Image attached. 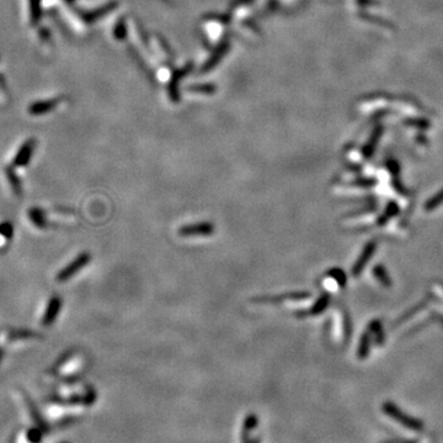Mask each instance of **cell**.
Instances as JSON below:
<instances>
[{"label": "cell", "mask_w": 443, "mask_h": 443, "mask_svg": "<svg viewBox=\"0 0 443 443\" xmlns=\"http://www.w3.org/2000/svg\"><path fill=\"white\" fill-rule=\"evenodd\" d=\"M383 411L387 414L389 418H392L393 420L398 421L402 426L406 427L409 430H413V431H423L424 430V423L419 419L411 418V416L406 415L404 411L400 410L394 403L392 402H385L382 405Z\"/></svg>", "instance_id": "1"}, {"label": "cell", "mask_w": 443, "mask_h": 443, "mask_svg": "<svg viewBox=\"0 0 443 443\" xmlns=\"http://www.w3.org/2000/svg\"><path fill=\"white\" fill-rule=\"evenodd\" d=\"M91 261V254L90 253H81L77 258L74 259L70 264H68L62 271L58 272L57 275V281L58 282H65L68 280H70L72 277H74L78 272L81 271L89 262Z\"/></svg>", "instance_id": "2"}, {"label": "cell", "mask_w": 443, "mask_h": 443, "mask_svg": "<svg viewBox=\"0 0 443 443\" xmlns=\"http://www.w3.org/2000/svg\"><path fill=\"white\" fill-rule=\"evenodd\" d=\"M216 230L214 224L211 222H198L192 224L182 225L179 229L180 237L191 238V237H208L212 235Z\"/></svg>", "instance_id": "3"}, {"label": "cell", "mask_w": 443, "mask_h": 443, "mask_svg": "<svg viewBox=\"0 0 443 443\" xmlns=\"http://www.w3.org/2000/svg\"><path fill=\"white\" fill-rule=\"evenodd\" d=\"M36 147V141L35 140H27L22 146L20 147L19 150L16 151L14 156V160H12V166L15 167H23L31 161L32 158V154L35 151Z\"/></svg>", "instance_id": "4"}, {"label": "cell", "mask_w": 443, "mask_h": 443, "mask_svg": "<svg viewBox=\"0 0 443 443\" xmlns=\"http://www.w3.org/2000/svg\"><path fill=\"white\" fill-rule=\"evenodd\" d=\"M62 303H63L62 298L57 295H54L53 297L48 300L47 308L46 310H44L43 318H42V324H43L44 326H49V325L53 324L54 320L57 319V316H58L59 311H61Z\"/></svg>", "instance_id": "5"}, {"label": "cell", "mask_w": 443, "mask_h": 443, "mask_svg": "<svg viewBox=\"0 0 443 443\" xmlns=\"http://www.w3.org/2000/svg\"><path fill=\"white\" fill-rule=\"evenodd\" d=\"M376 249H377L376 242H369L366 246H364V249L362 250V253H361L360 258H358V260L356 261V264L353 265V267H352L353 276L355 277L360 276L361 272H362L364 267H366V265L368 264L369 260H371L372 255L374 254Z\"/></svg>", "instance_id": "6"}, {"label": "cell", "mask_w": 443, "mask_h": 443, "mask_svg": "<svg viewBox=\"0 0 443 443\" xmlns=\"http://www.w3.org/2000/svg\"><path fill=\"white\" fill-rule=\"evenodd\" d=\"M308 292H291L286 293V295H271V297H258L253 298L251 302L253 303H277L282 302V300H300V299H306L309 298Z\"/></svg>", "instance_id": "7"}, {"label": "cell", "mask_w": 443, "mask_h": 443, "mask_svg": "<svg viewBox=\"0 0 443 443\" xmlns=\"http://www.w3.org/2000/svg\"><path fill=\"white\" fill-rule=\"evenodd\" d=\"M5 175H6V179L9 181L10 186H11V190L12 192L15 193L16 196H21L22 193V187H21V180L20 177L17 176V174L15 172L14 166H6L5 169Z\"/></svg>", "instance_id": "8"}, {"label": "cell", "mask_w": 443, "mask_h": 443, "mask_svg": "<svg viewBox=\"0 0 443 443\" xmlns=\"http://www.w3.org/2000/svg\"><path fill=\"white\" fill-rule=\"evenodd\" d=\"M329 303H330L329 295H321V297L316 300V303L314 304V306L308 311V313H305V311H299V313H298V315H302V314H304V315H305V314H308V315H311V316L319 315V314H321L322 311L327 308Z\"/></svg>", "instance_id": "9"}, {"label": "cell", "mask_w": 443, "mask_h": 443, "mask_svg": "<svg viewBox=\"0 0 443 443\" xmlns=\"http://www.w3.org/2000/svg\"><path fill=\"white\" fill-rule=\"evenodd\" d=\"M373 275L377 279V281L381 283L383 287L389 288L390 286H392V280H390L389 274H388L385 267H383L382 265H377V266H374Z\"/></svg>", "instance_id": "10"}, {"label": "cell", "mask_w": 443, "mask_h": 443, "mask_svg": "<svg viewBox=\"0 0 443 443\" xmlns=\"http://www.w3.org/2000/svg\"><path fill=\"white\" fill-rule=\"evenodd\" d=\"M28 218L31 219V222H32L37 228H41V229L47 228V222L46 218H44V213L42 209L31 208L30 211H28Z\"/></svg>", "instance_id": "11"}, {"label": "cell", "mask_w": 443, "mask_h": 443, "mask_svg": "<svg viewBox=\"0 0 443 443\" xmlns=\"http://www.w3.org/2000/svg\"><path fill=\"white\" fill-rule=\"evenodd\" d=\"M54 104H56V101H38V102H35V104H32L30 106V109H28V112H30L31 115H42V114H46L47 111H49V110H52V107L54 106Z\"/></svg>", "instance_id": "12"}, {"label": "cell", "mask_w": 443, "mask_h": 443, "mask_svg": "<svg viewBox=\"0 0 443 443\" xmlns=\"http://www.w3.org/2000/svg\"><path fill=\"white\" fill-rule=\"evenodd\" d=\"M369 343H371V335H369L368 332H366V334H363L362 337H361L360 346H358L357 356L360 360H364V358H367V356H368L369 347H371Z\"/></svg>", "instance_id": "13"}, {"label": "cell", "mask_w": 443, "mask_h": 443, "mask_svg": "<svg viewBox=\"0 0 443 443\" xmlns=\"http://www.w3.org/2000/svg\"><path fill=\"white\" fill-rule=\"evenodd\" d=\"M442 203H443V188L442 190H440L436 195L432 196L430 200H427L426 203H425L424 208L426 212H432L436 208H439Z\"/></svg>", "instance_id": "14"}, {"label": "cell", "mask_w": 443, "mask_h": 443, "mask_svg": "<svg viewBox=\"0 0 443 443\" xmlns=\"http://www.w3.org/2000/svg\"><path fill=\"white\" fill-rule=\"evenodd\" d=\"M31 22L36 25L41 19V0H30Z\"/></svg>", "instance_id": "15"}, {"label": "cell", "mask_w": 443, "mask_h": 443, "mask_svg": "<svg viewBox=\"0 0 443 443\" xmlns=\"http://www.w3.org/2000/svg\"><path fill=\"white\" fill-rule=\"evenodd\" d=\"M369 331L372 334H374V339H376L377 343H382L384 340V335H383V326L382 322L379 320H373L369 324Z\"/></svg>", "instance_id": "16"}, {"label": "cell", "mask_w": 443, "mask_h": 443, "mask_svg": "<svg viewBox=\"0 0 443 443\" xmlns=\"http://www.w3.org/2000/svg\"><path fill=\"white\" fill-rule=\"evenodd\" d=\"M327 276H330V277H331V279H334L335 281L337 282V285L340 286V287H345L347 279H346L345 272H343L341 269H331V270H329V271H327Z\"/></svg>", "instance_id": "17"}, {"label": "cell", "mask_w": 443, "mask_h": 443, "mask_svg": "<svg viewBox=\"0 0 443 443\" xmlns=\"http://www.w3.org/2000/svg\"><path fill=\"white\" fill-rule=\"evenodd\" d=\"M398 212H399V208H398V204L394 203V202H392V203L388 204L387 209H385V213L383 214L381 218H379L378 223H379V224H383V223H387L390 218H392V217H394L395 214L398 213Z\"/></svg>", "instance_id": "18"}, {"label": "cell", "mask_w": 443, "mask_h": 443, "mask_svg": "<svg viewBox=\"0 0 443 443\" xmlns=\"http://www.w3.org/2000/svg\"><path fill=\"white\" fill-rule=\"evenodd\" d=\"M12 233H14V229H12V225L11 223L9 222H2L0 224V235L5 239H11L12 238Z\"/></svg>", "instance_id": "19"}, {"label": "cell", "mask_w": 443, "mask_h": 443, "mask_svg": "<svg viewBox=\"0 0 443 443\" xmlns=\"http://www.w3.org/2000/svg\"><path fill=\"white\" fill-rule=\"evenodd\" d=\"M423 308H425V303H420V304H418V305L416 306H414V308H411L410 310L408 311V313L405 314V315H403L402 318L400 319H398V321H397V324H400V322H403V321H406L408 320V319H410V318H413L414 315H415L416 313H418V311H420L421 309Z\"/></svg>", "instance_id": "20"}, {"label": "cell", "mask_w": 443, "mask_h": 443, "mask_svg": "<svg viewBox=\"0 0 443 443\" xmlns=\"http://www.w3.org/2000/svg\"><path fill=\"white\" fill-rule=\"evenodd\" d=\"M385 443H416V442H413V441H402V440H399V441H389V442H385Z\"/></svg>", "instance_id": "21"}, {"label": "cell", "mask_w": 443, "mask_h": 443, "mask_svg": "<svg viewBox=\"0 0 443 443\" xmlns=\"http://www.w3.org/2000/svg\"><path fill=\"white\" fill-rule=\"evenodd\" d=\"M441 287H442V288H443V285H442V286H441Z\"/></svg>", "instance_id": "22"}]
</instances>
